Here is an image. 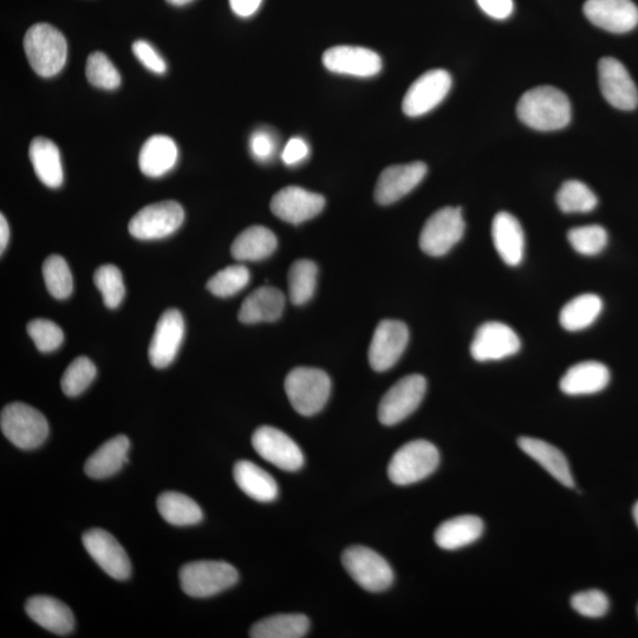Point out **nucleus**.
<instances>
[{
	"label": "nucleus",
	"instance_id": "20",
	"mask_svg": "<svg viewBox=\"0 0 638 638\" xmlns=\"http://www.w3.org/2000/svg\"><path fill=\"white\" fill-rule=\"evenodd\" d=\"M427 171L426 164L420 161L384 169L375 188L377 204L388 206L406 197L425 179Z\"/></svg>",
	"mask_w": 638,
	"mask_h": 638
},
{
	"label": "nucleus",
	"instance_id": "24",
	"mask_svg": "<svg viewBox=\"0 0 638 638\" xmlns=\"http://www.w3.org/2000/svg\"><path fill=\"white\" fill-rule=\"evenodd\" d=\"M610 382V371L605 364L588 361L575 364L562 377L559 387L570 396L591 395L602 392Z\"/></svg>",
	"mask_w": 638,
	"mask_h": 638
},
{
	"label": "nucleus",
	"instance_id": "2",
	"mask_svg": "<svg viewBox=\"0 0 638 638\" xmlns=\"http://www.w3.org/2000/svg\"><path fill=\"white\" fill-rule=\"evenodd\" d=\"M24 50L31 68L42 77L57 75L67 62V39L47 23L31 26L24 37Z\"/></svg>",
	"mask_w": 638,
	"mask_h": 638
},
{
	"label": "nucleus",
	"instance_id": "26",
	"mask_svg": "<svg viewBox=\"0 0 638 638\" xmlns=\"http://www.w3.org/2000/svg\"><path fill=\"white\" fill-rule=\"evenodd\" d=\"M178 146L166 135H154L142 146L139 165L149 178H160L171 172L178 161Z\"/></svg>",
	"mask_w": 638,
	"mask_h": 638
},
{
	"label": "nucleus",
	"instance_id": "10",
	"mask_svg": "<svg viewBox=\"0 0 638 638\" xmlns=\"http://www.w3.org/2000/svg\"><path fill=\"white\" fill-rule=\"evenodd\" d=\"M427 390L422 375H409L395 383L382 397L379 420L384 426H395L419 408Z\"/></svg>",
	"mask_w": 638,
	"mask_h": 638
},
{
	"label": "nucleus",
	"instance_id": "8",
	"mask_svg": "<svg viewBox=\"0 0 638 638\" xmlns=\"http://www.w3.org/2000/svg\"><path fill=\"white\" fill-rule=\"evenodd\" d=\"M460 207H445L432 214L420 234V247L428 256L442 257L457 245L465 233Z\"/></svg>",
	"mask_w": 638,
	"mask_h": 638
},
{
	"label": "nucleus",
	"instance_id": "32",
	"mask_svg": "<svg viewBox=\"0 0 638 638\" xmlns=\"http://www.w3.org/2000/svg\"><path fill=\"white\" fill-rule=\"evenodd\" d=\"M484 532V523L479 517L460 516L442 523L435 531L436 545L444 550L465 548L478 540Z\"/></svg>",
	"mask_w": 638,
	"mask_h": 638
},
{
	"label": "nucleus",
	"instance_id": "13",
	"mask_svg": "<svg viewBox=\"0 0 638 638\" xmlns=\"http://www.w3.org/2000/svg\"><path fill=\"white\" fill-rule=\"evenodd\" d=\"M409 330L405 323L386 319L374 332L369 348L370 367L379 373L392 369L407 348Z\"/></svg>",
	"mask_w": 638,
	"mask_h": 638
},
{
	"label": "nucleus",
	"instance_id": "34",
	"mask_svg": "<svg viewBox=\"0 0 638 638\" xmlns=\"http://www.w3.org/2000/svg\"><path fill=\"white\" fill-rule=\"evenodd\" d=\"M158 510L167 523L174 526L199 524L203 510L195 501L179 492H165L158 498Z\"/></svg>",
	"mask_w": 638,
	"mask_h": 638
},
{
	"label": "nucleus",
	"instance_id": "31",
	"mask_svg": "<svg viewBox=\"0 0 638 638\" xmlns=\"http://www.w3.org/2000/svg\"><path fill=\"white\" fill-rule=\"evenodd\" d=\"M277 246L275 233L264 226H252L234 240L231 253L238 262H259L269 258Z\"/></svg>",
	"mask_w": 638,
	"mask_h": 638
},
{
	"label": "nucleus",
	"instance_id": "40",
	"mask_svg": "<svg viewBox=\"0 0 638 638\" xmlns=\"http://www.w3.org/2000/svg\"><path fill=\"white\" fill-rule=\"evenodd\" d=\"M250 271L244 265H232L219 271L207 282L212 295L226 298L237 295L250 283Z\"/></svg>",
	"mask_w": 638,
	"mask_h": 638
},
{
	"label": "nucleus",
	"instance_id": "33",
	"mask_svg": "<svg viewBox=\"0 0 638 638\" xmlns=\"http://www.w3.org/2000/svg\"><path fill=\"white\" fill-rule=\"evenodd\" d=\"M309 618L302 614H282L264 618L252 627V638H302L308 634Z\"/></svg>",
	"mask_w": 638,
	"mask_h": 638
},
{
	"label": "nucleus",
	"instance_id": "39",
	"mask_svg": "<svg viewBox=\"0 0 638 638\" xmlns=\"http://www.w3.org/2000/svg\"><path fill=\"white\" fill-rule=\"evenodd\" d=\"M96 375V366L87 356L75 358L62 376L61 387L63 393L69 397L81 395L93 383Z\"/></svg>",
	"mask_w": 638,
	"mask_h": 638
},
{
	"label": "nucleus",
	"instance_id": "36",
	"mask_svg": "<svg viewBox=\"0 0 638 638\" xmlns=\"http://www.w3.org/2000/svg\"><path fill=\"white\" fill-rule=\"evenodd\" d=\"M317 265L311 260H297L289 271V296L295 305L307 304L315 295Z\"/></svg>",
	"mask_w": 638,
	"mask_h": 638
},
{
	"label": "nucleus",
	"instance_id": "1",
	"mask_svg": "<svg viewBox=\"0 0 638 638\" xmlns=\"http://www.w3.org/2000/svg\"><path fill=\"white\" fill-rule=\"evenodd\" d=\"M517 115L527 127L539 132H553L569 125L571 103L562 90L550 86L537 87L520 97Z\"/></svg>",
	"mask_w": 638,
	"mask_h": 638
},
{
	"label": "nucleus",
	"instance_id": "21",
	"mask_svg": "<svg viewBox=\"0 0 638 638\" xmlns=\"http://www.w3.org/2000/svg\"><path fill=\"white\" fill-rule=\"evenodd\" d=\"M584 13L592 24L613 34H626L638 24V8L631 0H587Z\"/></svg>",
	"mask_w": 638,
	"mask_h": 638
},
{
	"label": "nucleus",
	"instance_id": "43",
	"mask_svg": "<svg viewBox=\"0 0 638 638\" xmlns=\"http://www.w3.org/2000/svg\"><path fill=\"white\" fill-rule=\"evenodd\" d=\"M86 75L89 83L96 88L114 90L121 84L119 70L101 51H96L88 57Z\"/></svg>",
	"mask_w": 638,
	"mask_h": 638
},
{
	"label": "nucleus",
	"instance_id": "6",
	"mask_svg": "<svg viewBox=\"0 0 638 638\" xmlns=\"http://www.w3.org/2000/svg\"><path fill=\"white\" fill-rule=\"evenodd\" d=\"M179 576L182 591L195 598L216 596L239 581L238 571L233 565L218 561L186 564Z\"/></svg>",
	"mask_w": 638,
	"mask_h": 638
},
{
	"label": "nucleus",
	"instance_id": "19",
	"mask_svg": "<svg viewBox=\"0 0 638 638\" xmlns=\"http://www.w3.org/2000/svg\"><path fill=\"white\" fill-rule=\"evenodd\" d=\"M324 67L331 73L356 77H373L381 73L382 58L377 52L350 45H338L324 52Z\"/></svg>",
	"mask_w": 638,
	"mask_h": 638
},
{
	"label": "nucleus",
	"instance_id": "25",
	"mask_svg": "<svg viewBox=\"0 0 638 638\" xmlns=\"http://www.w3.org/2000/svg\"><path fill=\"white\" fill-rule=\"evenodd\" d=\"M284 308L283 292L271 286H263L246 297L238 317L244 324L276 322L282 317Z\"/></svg>",
	"mask_w": 638,
	"mask_h": 638
},
{
	"label": "nucleus",
	"instance_id": "45",
	"mask_svg": "<svg viewBox=\"0 0 638 638\" xmlns=\"http://www.w3.org/2000/svg\"><path fill=\"white\" fill-rule=\"evenodd\" d=\"M571 605L579 615L598 618L608 613L609 600L600 590L579 592L571 598Z\"/></svg>",
	"mask_w": 638,
	"mask_h": 638
},
{
	"label": "nucleus",
	"instance_id": "7",
	"mask_svg": "<svg viewBox=\"0 0 638 638\" xmlns=\"http://www.w3.org/2000/svg\"><path fill=\"white\" fill-rule=\"evenodd\" d=\"M345 571L369 592H382L394 582L392 566L379 553L366 546H351L342 556Z\"/></svg>",
	"mask_w": 638,
	"mask_h": 638
},
{
	"label": "nucleus",
	"instance_id": "52",
	"mask_svg": "<svg viewBox=\"0 0 638 638\" xmlns=\"http://www.w3.org/2000/svg\"><path fill=\"white\" fill-rule=\"evenodd\" d=\"M169 4L175 6H184L193 2V0H167Z\"/></svg>",
	"mask_w": 638,
	"mask_h": 638
},
{
	"label": "nucleus",
	"instance_id": "9",
	"mask_svg": "<svg viewBox=\"0 0 638 638\" xmlns=\"http://www.w3.org/2000/svg\"><path fill=\"white\" fill-rule=\"evenodd\" d=\"M184 219V208L177 201H161L143 207L130 220L128 229L136 239H162L177 232Z\"/></svg>",
	"mask_w": 638,
	"mask_h": 638
},
{
	"label": "nucleus",
	"instance_id": "44",
	"mask_svg": "<svg viewBox=\"0 0 638 638\" xmlns=\"http://www.w3.org/2000/svg\"><path fill=\"white\" fill-rule=\"evenodd\" d=\"M26 330L41 353H51V351L57 350L64 341L63 330L49 319H34L28 324Z\"/></svg>",
	"mask_w": 638,
	"mask_h": 638
},
{
	"label": "nucleus",
	"instance_id": "51",
	"mask_svg": "<svg viewBox=\"0 0 638 638\" xmlns=\"http://www.w3.org/2000/svg\"><path fill=\"white\" fill-rule=\"evenodd\" d=\"M9 240L10 227L8 224V220H6L4 214H2V216H0V252H2V255L6 247H8Z\"/></svg>",
	"mask_w": 638,
	"mask_h": 638
},
{
	"label": "nucleus",
	"instance_id": "12",
	"mask_svg": "<svg viewBox=\"0 0 638 638\" xmlns=\"http://www.w3.org/2000/svg\"><path fill=\"white\" fill-rule=\"evenodd\" d=\"M255 451L264 460L286 472H296L304 465L302 449L279 429L263 426L252 436Z\"/></svg>",
	"mask_w": 638,
	"mask_h": 638
},
{
	"label": "nucleus",
	"instance_id": "14",
	"mask_svg": "<svg viewBox=\"0 0 638 638\" xmlns=\"http://www.w3.org/2000/svg\"><path fill=\"white\" fill-rule=\"evenodd\" d=\"M84 548L97 565L107 575L119 581H126L132 574L127 552L113 535L102 529H93L84 533Z\"/></svg>",
	"mask_w": 638,
	"mask_h": 638
},
{
	"label": "nucleus",
	"instance_id": "41",
	"mask_svg": "<svg viewBox=\"0 0 638 638\" xmlns=\"http://www.w3.org/2000/svg\"><path fill=\"white\" fill-rule=\"evenodd\" d=\"M94 282L100 290L103 302L109 309H116L126 295L122 273L114 265H102L95 271Z\"/></svg>",
	"mask_w": 638,
	"mask_h": 638
},
{
	"label": "nucleus",
	"instance_id": "38",
	"mask_svg": "<svg viewBox=\"0 0 638 638\" xmlns=\"http://www.w3.org/2000/svg\"><path fill=\"white\" fill-rule=\"evenodd\" d=\"M45 285L52 297L67 299L73 294L74 282L69 265L61 256L52 255L43 264Z\"/></svg>",
	"mask_w": 638,
	"mask_h": 638
},
{
	"label": "nucleus",
	"instance_id": "30",
	"mask_svg": "<svg viewBox=\"0 0 638 638\" xmlns=\"http://www.w3.org/2000/svg\"><path fill=\"white\" fill-rule=\"evenodd\" d=\"M30 160L39 180L50 188L61 187L64 180L60 149L43 136L32 140Z\"/></svg>",
	"mask_w": 638,
	"mask_h": 638
},
{
	"label": "nucleus",
	"instance_id": "49",
	"mask_svg": "<svg viewBox=\"0 0 638 638\" xmlns=\"http://www.w3.org/2000/svg\"><path fill=\"white\" fill-rule=\"evenodd\" d=\"M477 3L487 16L497 21L509 18L514 9L513 0H477Z\"/></svg>",
	"mask_w": 638,
	"mask_h": 638
},
{
	"label": "nucleus",
	"instance_id": "23",
	"mask_svg": "<svg viewBox=\"0 0 638 638\" xmlns=\"http://www.w3.org/2000/svg\"><path fill=\"white\" fill-rule=\"evenodd\" d=\"M492 239L503 262L518 266L525 255V234L518 219L511 213L499 212L493 219Z\"/></svg>",
	"mask_w": 638,
	"mask_h": 638
},
{
	"label": "nucleus",
	"instance_id": "3",
	"mask_svg": "<svg viewBox=\"0 0 638 638\" xmlns=\"http://www.w3.org/2000/svg\"><path fill=\"white\" fill-rule=\"evenodd\" d=\"M285 392L298 414L312 416L327 405L331 380L321 369L299 367L286 376Z\"/></svg>",
	"mask_w": 638,
	"mask_h": 638
},
{
	"label": "nucleus",
	"instance_id": "35",
	"mask_svg": "<svg viewBox=\"0 0 638 638\" xmlns=\"http://www.w3.org/2000/svg\"><path fill=\"white\" fill-rule=\"evenodd\" d=\"M602 309L603 302L600 297L594 294L581 295L564 305L559 315V323L568 331L584 330L596 322Z\"/></svg>",
	"mask_w": 638,
	"mask_h": 638
},
{
	"label": "nucleus",
	"instance_id": "53",
	"mask_svg": "<svg viewBox=\"0 0 638 638\" xmlns=\"http://www.w3.org/2000/svg\"><path fill=\"white\" fill-rule=\"evenodd\" d=\"M633 516H634V519H635V523L638 526V501H637V503L634 506Z\"/></svg>",
	"mask_w": 638,
	"mask_h": 638
},
{
	"label": "nucleus",
	"instance_id": "28",
	"mask_svg": "<svg viewBox=\"0 0 638 638\" xmlns=\"http://www.w3.org/2000/svg\"><path fill=\"white\" fill-rule=\"evenodd\" d=\"M518 446L529 457L537 461L559 483L566 487L575 486L569 462L558 448L543 440L527 438V436H523V438L518 440Z\"/></svg>",
	"mask_w": 638,
	"mask_h": 638
},
{
	"label": "nucleus",
	"instance_id": "47",
	"mask_svg": "<svg viewBox=\"0 0 638 638\" xmlns=\"http://www.w3.org/2000/svg\"><path fill=\"white\" fill-rule=\"evenodd\" d=\"M276 140L268 130L259 129L250 139V149L253 158L258 161H269L276 152Z\"/></svg>",
	"mask_w": 638,
	"mask_h": 638
},
{
	"label": "nucleus",
	"instance_id": "4",
	"mask_svg": "<svg viewBox=\"0 0 638 638\" xmlns=\"http://www.w3.org/2000/svg\"><path fill=\"white\" fill-rule=\"evenodd\" d=\"M0 428L11 444L25 451L42 446L49 435V423L45 416L22 402L4 407L0 415Z\"/></svg>",
	"mask_w": 638,
	"mask_h": 638
},
{
	"label": "nucleus",
	"instance_id": "54",
	"mask_svg": "<svg viewBox=\"0 0 638 638\" xmlns=\"http://www.w3.org/2000/svg\"><path fill=\"white\" fill-rule=\"evenodd\" d=\"M637 613H638V609H637Z\"/></svg>",
	"mask_w": 638,
	"mask_h": 638
},
{
	"label": "nucleus",
	"instance_id": "17",
	"mask_svg": "<svg viewBox=\"0 0 638 638\" xmlns=\"http://www.w3.org/2000/svg\"><path fill=\"white\" fill-rule=\"evenodd\" d=\"M598 80L604 99L620 110H634L638 106V90L624 65L613 57L598 63Z\"/></svg>",
	"mask_w": 638,
	"mask_h": 638
},
{
	"label": "nucleus",
	"instance_id": "37",
	"mask_svg": "<svg viewBox=\"0 0 638 638\" xmlns=\"http://www.w3.org/2000/svg\"><path fill=\"white\" fill-rule=\"evenodd\" d=\"M557 205L564 213H589L597 207L596 194L582 181L564 182L557 193Z\"/></svg>",
	"mask_w": 638,
	"mask_h": 638
},
{
	"label": "nucleus",
	"instance_id": "11",
	"mask_svg": "<svg viewBox=\"0 0 638 638\" xmlns=\"http://www.w3.org/2000/svg\"><path fill=\"white\" fill-rule=\"evenodd\" d=\"M452 88V77L446 70H429L408 89L402 102L403 113L409 117L426 115L446 99Z\"/></svg>",
	"mask_w": 638,
	"mask_h": 638
},
{
	"label": "nucleus",
	"instance_id": "29",
	"mask_svg": "<svg viewBox=\"0 0 638 638\" xmlns=\"http://www.w3.org/2000/svg\"><path fill=\"white\" fill-rule=\"evenodd\" d=\"M233 477L240 490L260 503H271L278 497L276 480L251 461H238L233 468Z\"/></svg>",
	"mask_w": 638,
	"mask_h": 638
},
{
	"label": "nucleus",
	"instance_id": "22",
	"mask_svg": "<svg viewBox=\"0 0 638 638\" xmlns=\"http://www.w3.org/2000/svg\"><path fill=\"white\" fill-rule=\"evenodd\" d=\"M25 610L32 621L52 634L65 636L75 628L73 611L54 597H31L25 604Z\"/></svg>",
	"mask_w": 638,
	"mask_h": 638
},
{
	"label": "nucleus",
	"instance_id": "42",
	"mask_svg": "<svg viewBox=\"0 0 638 638\" xmlns=\"http://www.w3.org/2000/svg\"><path fill=\"white\" fill-rule=\"evenodd\" d=\"M568 240L579 255L596 256L607 247L608 233L600 225L575 227L569 231Z\"/></svg>",
	"mask_w": 638,
	"mask_h": 638
},
{
	"label": "nucleus",
	"instance_id": "5",
	"mask_svg": "<svg viewBox=\"0 0 638 638\" xmlns=\"http://www.w3.org/2000/svg\"><path fill=\"white\" fill-rule=\"evenodd\" d=\"M440 462V453L432 442L410 441L397 451L389 462L388 475L392 483L407 486L426 479Z\"/></svg>",
	"mask_w": 638,
	"mask_h": 638
},
{
	"label": "nucleus",
	"instance_id": "50",
	"mask_svg": "<svg viewBox=\"0 0 638 638\" xmlns=\"http://www.w3.org/2000/svg\"><path fill=\"white\" fill-rule=\"evenodd\" d=\"M263 0H230L231 9L238 17L247 18L255 15Z\"/></svg>",
	"mask_w": 638,
	"mask_h": 638
},
{
	"label": "nucleus",
	"instance_id": "27",
	"mask_svg": "<svg viewBox=\"0 0 638 638\" xmlns=\"http://www.w3.org/2000/svg\"><path fill=\"white\" fill-rule=\"evenodd\" d=\"M130 442L126 435H117L97 449L87 460L84 472L91 479L112 477L128 462Z\"/></svg>",
	"mask_w": 638,
	"mask_h": 638
},
{
	"label": "nucleus",
	"instance_id": "46",
	"mask_svg": "<svg viewBox=\"0 0 638 638\" xmlns=\"http://www.w3.org/2000/svg\"><path fill=\"white\" fill-rule=\"evenodd\" d=\"M133 52L135 57L152 73L159 75L166 73L167 64L164 58L148 42L136 41L133 44Z\"/></svg>",
	"mask_w": 638,
	"mask_h": 638
},
{
	"label": "nucleus",
	"instance_id": "15",
	"mask_svg": "<svg viewBox=\"0 0 638 638\" xmlns=\"http://www.w3.org/2000/svg\"><path fill=\"white\" fill-rule=\"evenodd\" d=\"M520 338L509 325L487 322L475 332L471 354L475 361L488 362L504 360L516 355L520 350Z\"/></svg>",
	"mask_w": 638,
	"mask_h": 638
},
{
	"label": "nucleus",
	"instance_id": "18",
	"mask_svg": "<svg viewBox=\"0 0 638 638\" xmlns=\"http://www.w3.org/2000/svg\"><path fill=\"white\" fill-rule=\"evenodd\" d=\"M271 211L285 223L299 225L318 216L324 210L323 195L298 186H288L275 194Z\"/></svg>",
	"mask_w": 638,
	"mask_h": 638
},
{
	"label": "nucleus",
	"instance_id": "16",
	"mask_svg": "<svg viewBox=\"0 0 638 638\" xmlns=\"http://www.w3.org/2000/svg\"><path fill=\"white\" fill-rule=\"evenodd\" d=\"M185 337V321L177 309H168L156 324L148 356L152 366L164 369L177 357Z\"/></svg>",
	"mask_w": 638,
	"mask_h": 638
},
{
	"label": "nucleus",
	"instance_id": "48",
	"mask_svg": "<svg viewBox=\"0 0 638 638\" xmlns=\"http://www.w3.org/2000/svg\"><path fill=\"white\" fill-rule=\"evenodd\" d=\"M310 148L302 138L291 139L283 149L282 160L286 166H296L308 158Z\"/></svg>",
	"mask_w": 638,
	"mask_h": 638
}]
</instances>
